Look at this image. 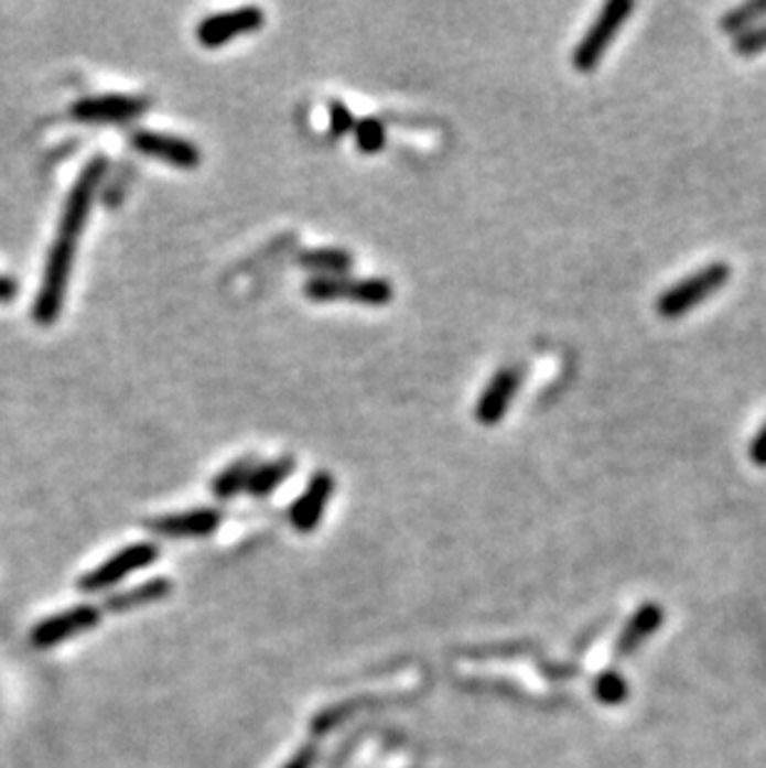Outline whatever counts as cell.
Returning <instances> with one entry per match:
<instances>
[{"label":"cell","mask_w":766,"mask_h":768,"mask_svg":"<svg viewBox=\"0 0 766 768\" xmlns=\"http://www.w3.org/2000/svg\"><path fill=\"white\" fill-rule=\"evenodd\" d=\"M105 172H108V158H105V154H95V158L85 164L83 172L77 174L71 192H67L65 207L61 212V225H57L55 241L51 251H47L43 281L33 304V318L37 326L55 324L65 306L67 286H71L77 255V239H80L87 227V219H90L95 194H98Z\"/></svg>","instance_id":"6da1fadb"},{"label":"cell","mask_w":766,"mask_h":768,"mask_svg":"<svg viewBox=\"0 0 766 768\" xmlns=\"http://www.w3.org/2000/svg\"><path fill=\"white\" fill-rule=\"evenodd\" d=\"M730 279H732V267L724 264V261H712V264L692 271L690 277H684L682 281H677V284L665 289L655 301V311L669 321L680 318L684 314H690L692 309L704 304V301L712 294H716V291L724 289Z\"/></svg>","instance_id":"7a4b0ae2"},{"label":"cell","mask_w":766,"mask_h":768,"mask_svg":"<svg viewBox=\"0 0 766 768\" xmlns=\"http://www.w3.org/2000/svg\"><path fill=\"white\" fill-rule=\"evenodd\" d=\"M635 13V3L629 0H609V3L597 13L593 25L587 28L583 41L572 51V67L578 73H593L595 67L603 63L609 45L615 43V35L623 31L627 18Z\"/></svg>","instance_id":"3957f363"},{"label":"cell","mask_w":766,"mask_h":768,"mask_svg":"<svg viewBox=\"0 0 766 768\" xmlns=\"http://www.w3.org/2000/svg\"><path fill=\"white\" fill-rule=\"evenodd\" d=\"M304 294L312 301H354L364 306H386L393 299L389 279H352V277H312L306 281Z\"/></svg>","instance_id":"277c9868"},{"label":"cell","mask_w":766,"mask_h":768,"mask_svg":"<svg viewBox=\"0 0 766 768\" xmlns=\"http://www.w3.org/2000/svg\"><path fill=\"white\" fill-rule=\"evenodd\" d=\"M158 555H160L158 544L152 542L128 544V548L118 550L110 560H105L103 565H98L77 580V587H80L83 592H90V595L93 592L110 589L115 585H120L122 580H128L132 572L150 567L152 562L158 560Z\"/></svg>","instance_id":"5b68a950"},{"label":"cell","mask_w":766,"mask_h":768,"mask_svg":"<svg viewBox=\"0 0 766 768\" xmlns=\"http://www.w3.org/2000/svg\"><path fill=\"white\" fill-rule=\"evenodd\" d=\"M265 21L267 15L261 8L241 6V8H231V11H225V13L207 15L205 21H199L195 35L199 45L222 47L239 35L257 33L259 28H265Z\"/></svg>","instance_id":"8992f818"},{"label":"cell","mask_w":766,"mask_h":768,"mask_svg":"<svg viewBox=\"0 0 766 768\" xmlns=\"http://www.w3.org/2000/svg\"><path fill=\"white\" fill-rule=\"evenodd\" d=\"M100 619H103V609L95 605H77L65 612H57V615L37 621L31 631V645L35 649L57 647L67 639L83 635V631H90L93 627H98Z\"/></svg>","instance_id":"52a82bcc"},{"label":"cell","mask_w":766,"mask_h":768,"mask_svg":"<svg viewBox=\"0 0 766 768\" xmlns=\"http://www.w3.org/2000/svg\"><path fill=\"white\" fill-rule=\"evenodd\" d=\"M148 110H150L148 97L108 93V95L83 97V100H77L71 107V115H73V120H77V122L100 125V122L132 120V118H138V115L148 112Z\"/></svg>","instance_id":"ba28073f"},{"label":"cell","mask_w":766,"mask_h":768,"mask_svg":"<svg viewBox=\"0 0 766 768\" xmlns=\"http://www.w3.org/2000/svg\"><path fill=\"white\" fill-rule=\"evenodd\" d=\"M130 144L138 152L148 154V158L172 164V167H180V170H197L202 164V152L197 144L170 132H154V130L132 132Z\"/></svg>","instance_id":"9c48e42d"},{"label":"cell","mask_w":766,"mask_h":768,"mask_svg":"<svg viewBox=\"0 0 766 768\" xmlns=\"http://www.w3.org/2000/svg\"><path fill=\"white\" fill-rule=\"evenodd\" d=\"M522 383V371L518 366H506L496 371L475 403V421L481 425H498L506 418L508 408Z\"/></svg>","instance_id":"30bf717a"},{"label":"cell","mask_w":766,"mask_h":768,"mask_svg":"<svg viewBox=\"0 0 766 768\" xmlns=\"http://www.w3.org/2000/svg\"><path fill=\"white\" fill-rule=\"evenodd\" d=\"M332 495H334V475L328 470L314 473L304 493L299 495L292 508H289V522L294 524V530L299 532L316 530L328 508Z\"/></svg>","instance_id":"8fae6325"},{"label":"cell","mask_w":766,"mask_h":768,"mask_svg":"<svg viewBox=\"0 0 766 768\" xmlns=\"http://www.w3.org/2000/svg\"><path fill=\"white\" fill-rule=\"evenodd\" d=\"M225 522V512L217 508H195L184 512H172L164 518H154L148 522V528L164 538L182 540V538H207L217 532L219 524Z\"/></svg>","instance_id":"7c38bea8"},{"label":"cell","mask_w":766,"mask_h":768,"mask_svg":"<svg viewBox=\"0 0 766 768\" xmlns=\"http://www.w3.org/2000/svg\"><path fill=\"white\" fill-rule=\"evenodd\" d=\"M299 264L314 271V277H346L354 267L352 251L324 247V249H309L304 255H299Z\"/></svg>","instance_id":"4fadbf2b"},{"label":"cell","mask_w":766,"mask_h":768,"mask_svg":"<svg viewBox=\"0 0 766 768\" xmlns=\"http://www.w3.org/2000/svg\"><path fill=\"white\" fill-rule=\"evenodd\" d=\"M172 592V582L168 577H158L144 582L140 587H132L128 592H122V595H112L105 602V609L110 612H128V609H138L144 605H152V602L164 599Z\"/></svg>","instance_id":"5bb4252c"},{"label":"cell","mask_w":766,"mask_h":768,"mask_svg":"<svg viewBox=\"0 0 766 768\" xmlns=\"http://www.w3.org/2000/svg\"><path fill=\"white\" fill-rule=\"evenodd\" d=\"M296 463L292 455H284V458L261 463L251 473V478L247 483V493L255 495V498H267L269 493H274L281 483H284L289 475L294 473Z\"/></svg>","instance_id":"9a60e30c"},{"label":"cell","mask_w":766,"mask_h":768,"mask_svg":"<svg viewBox=\"0 0 766 768\" xmlns=\"http://www.w3.org/2000/svg\"><path fill=\"white\" fill-rule=\"evenodd\" d=\"M255 468H257V463L251 461V455L229 463L227 468L217 473V478L212 480V493H215V498L231 500L241 490H247V483L251 478V473H255Z\"/></svg>","instance_id":"2e32d148"},{"label":"cell","mask_w":766,"mask_h":768,"mask_svg":"<svg viewBox=\"0 0 766 768\" xmlns=\"http://www.w3.org/2000/svg\"><path fill=\"white\" fill-rule=\"evenodd\" d=\"M659 625H662V609L655 607V605H645L633 619H629V625L625 627L623 637H619V641H617L619 655L633 651L639 641H643L647 635H652Z\"/></svg>","instance_id":"e0dca14e"},{"label":"cell","mask_w":766,"mask_h":768,"mask_svg":"<svg viewBox=\"0 0 766 768\" xmlns=\"http://www.w3.org/2000/svg\"><path fill=\"white\" fill-rule=\"evenodd\" d=\"M766 18V0H752V3L734 6L732 11H726L720 18V28L726 35H744L754 31L756 25H762Z\"/></svg>","instance_id":"ac0fdd59"},{"label":"cell","mask_w":766,"mask_h":768,"mask_svg":"<svg viewBox=\"0 0 766 768\" xmlns=\"http://www.w3.org/2000/svg\"><path fill=\"white\" fill-rule=\"evenodd\" d=\"M354 130H356V144H358V150H364L368 154H374L378 150H384V144H386V130H384V125L378 122L376 118H366L362 122H356L354 125Z\"/></svg>","instance_id":"d6986e66"},{"label":"cell","mask_w":766,"mask_h":768,"mask_svg":"<svg viewBox=\"0 0 766 768\" xmlns=\"http://www.w3.org/2000/svg\"><path fill=\"white\" fill-rule=\"evenodd\" d=\"M595 694L600 702H605V704H619V702H625V696H627V684H625V679L623 677H617L613 672H607L603 674L595 682Z\"/></svg>","instance_id":"ffe728a7"},{"label":"cell","mask_w":766,"mask_h":768,"mask_svg":"<svg viewBox=\"0 0 766 768\" xmlns=\"http://www.w3.org/2000/svg\"><path fill=\"white\" fill-rule=\"evenodd\" d=\"M732 51H734L736 55H744V57L756 55V53H764V51H766V23L756 25L754 31H749V33L736 35L734 41H732Z\"/></svg>","instance_id":"44dd1931"},{"label":"cell","mask_w":766,"mask_h":768,"mask_svg":"<svg viewBox=\"0 0 766 768\" xmlns=\"http://www.w3.org/2000/svg\"><path fill=\"white\" fill-rule=\"evenodd\" d=\"M354 115L352 110L344 102H332V132L336 134H346V132H352L354 130Z\"/></svg>","instance_id":"7402d4cb"},{"label":"cell","mask_w":766,"mask_h":768,"mask_svg":"<svg viewBox=\"0 0 766 768\" xmlns=\"http://www.w3.org/2000/svg\"><path fill=\"white\" fill-rule=\"evenodd\" d=\"M749 461L756 468H766V423L759 428V433L754 435V441L749 445Z\"/></svg>","instance_id":"603a6c76"},{"label":"cell","mask_w":766,"mask_h":768,"mask_svg":"<svg viewBox=\"0 0 766 768\" xmlns=\"http://www.w3.org/2000/svg\"><path fill=\"white\" fill-rule=\"evenodd\" d=\"M314 758H316V748L314 746H304V748H299V751L292 758H289V761L281 768H312Z\"/></svg>","instance_id":"cb8c5ba5"},{"label":"cell","mask_w":766,"mask_h":768,"mask_svg":"<svg viewBox=\"0 0 766 768\" xmlns=\"http://www.w3.org/2000/svg\"><path fill=\"white\" fill-rule=\"evenodd\" d=\"M15 294H18L15 279H11V277H0V304H6V301H13Z\"/></svg>","instance_id":"d4e9b609"}]
</instances>
